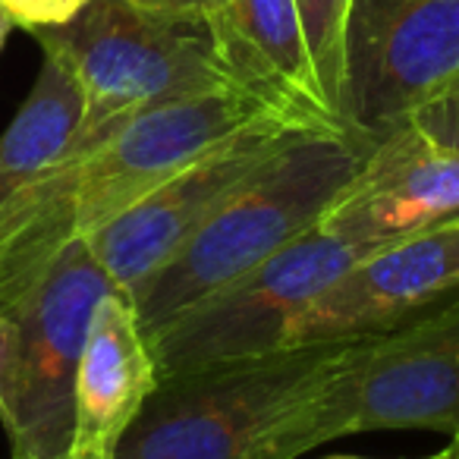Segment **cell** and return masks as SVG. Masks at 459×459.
I'll list each match as a JSON object with an SVG mask.
<instances>
[{"label": "cell", "mask_w": 459, "mask_h": 459, "mask_svg": "<svg viewBox=\"0 0 459 459\" xmlns=\"http://www.w3.org/2000/svg\"><path fill=\"white\" fill-rule=\"evenodd\" d=\"M368 152L346 129H299L129 296L145 337L318 227Z\"/></svg>", "instance_id": "obj_1"}, {"label": "cell", "mask_w": 459, "mask_h": 459, "mask_svg": "<svg viewBox=\"0 0 459 459\" xmlns=\"http://www.w3.org/2000/svg\"><path fill=\"white\" fill-rule=\"evenodd\" d=\"M381 428H459V287L381 333L352 340L331 377L283 421L268 459Z\"/></svg>", "instance_id": "obj_2"}, {"label": "cell", "mask_w": 459, "mask_h": 459, "mask_svg": "<svg viewBox=\"0 0 459 459\" xmlns=\"http://www.w3.org/2000/svg\"><path fill=\"white\" fill-rule=\"evenodd\" d=\"M70 64L82 123L66 154H85L135 114L173 98L237 85L208 16L154 13L129 0H89L66 26L35 32Z\"/></svg>", "instance_id": "obj_3"}, {"label": "cell", "mask_w": 459, "mask_h": 459, "mask_svg": "<svg viewBox=\"0 0 459 459\" xmlns=\"http://www.w3.org/2000/svg\"><path fill=\"white\" fill-rule=\"evenodd\" d=\"M350 346H287L160 381L114 459H268L283 421L337 371Z\"/></svg>", "instance_id": "obj_4"}, {"label": "cell", "mask_w": 459, "mask_h": 459, "mask_svg": "<svg viewBox=\"0 0 459 459\" xmlns=\"http://www.w3.org/2000/svg\"><path fill=\"white\" fill-rule=\"evenodd\" d=\"M114 290L85 239L0 306V425L13 459H70L76 368L98 302Z\"/></svg>", "instance_id": "obj_5"}, {"label": "cell", "mask_w": 459, "mask_h": 459, "mask_svg": "<svg viewBox=\"0 0 459 459\" xmlns=\"http://www.w3.org/2000/svg\"><path fill=\"white\" fill-rule=\"evenodd\" d=\"M371 252L377 249L308 230L268 262L148 333L158 377L170 381L287 350L290 331L308 302Z\"/></svg>", "instance_id": "obj_6"}, {"label": "cell", "mask_w": 459, "mask_h": 459, "mask_svg": "<svg viewBox=\"0 0 459 459\" xmlns=\"http://www.w3.org/2000/svg\"><path fill=\"white\" fill-rule=\"evenodd\" d=\"M459 79V0H350L340 126L375 148Z\"/></svg>", "instance_id": "obj_7"}, {"label": "cell", "mask_w": 459, "mask_h": 459, "mask_svg": "<svg viewBox=\"0 0 459 459\" xmlns=\"http://www.w3.org/2000/svg\"><path fill=\"white\" fill-rule=\"evenodd\" d=\"M271 114L281 110L268 108L239 85H227L154 104L91 152L66 154L79 239L195 164L233 133Z\"/></svg>", "instance_id": "obj_8"}, {"label": "cell", "mask_w": 459, "mask_h": 459, "mask_svg": "<svg viewBox=\"0 0 459 459\" xmlns=\"http://www.w3.org/2000/svg\"><path fill=\"white\" fill-rule=\"evenodd\" d=\"M299 129L337 126H308L283 114L262 117L89 233L85 243L114 290L133 296L148 277L158 274L202 227L204 217L227 202Z\"/></svg>", "instance_id": "obj_9"}, {"label": "cell", "mask_w": 459, "mask_h": 459, "mask_svg": "<svg viewBox=\"0 0 459 459\" xmlns=\"http://www.w3.org/2000/svg\"><path fill=\"white\" fill-rule=\"evenodd\" d=\"M459 287V221L371 252L306 306L290 346L381 333Z\"/></svg>", "instance_id": "obj_10"}, {"label": "cell", "mask_w": 459, "mask_h": 459, "mask_svg": "<svg viewBox=\"0 0 459 459\" xmlns=\"http://www.w3.org/2000/svg\"><path fill=\"white\" fill-rule=\"evenodd\" d=\"M459 217V152L434 148L412 126L377 142L362 170L327 204L318 233L384 249Z\"/></svg>", "instance_id": "obj_11"}, {"label": "cell", "mask_w": 459, "mask_h": 459, "mask_svg": "<svg viewBox=\"0 0 459 459\" xmlns=\"http://www.w3.org/2000/svg\"><path fill=\"white\" fill-rule=\"evenodd\" d=\"M158 384V362L133 299L110 290L91 315L79 356L70 459H114Z\"/></svg>", "instance_id": "obj_12"}, {"label": "cell", "mask_w": 459, "mask_h": 459, "mask_svg": "<svg viewBox=\"0 0 459 459\" xmlns=\"http://www.w3.org/2000/svg\"><path fill=\"white\" fill-rule=\"evenodd\" d=\"M230 79L308 126H337L315 76L296 0H223L211 16Z\"/></svg>", "instance_id": "obj_13"}, {"label": "cell", "mask_w": 459, "mask_h": 459, "mask_svg": "<svg viewBox=\"0 0 459 459\" xmlns=\"http://www.w3.org/2000/svg\"><path fill=\"white\" fill-rule=\"evenodd\" d=\"M82 104L70 64L45 48V64L26 104L0 135V202L66 158L82 123Z\"/></svg>", "instance_id": "obj_14"}, {"label": "cell", "mask_w": 459, "mask_h": 459, "mask_svg": "<svg viewBox=\"0 0 459 459\" xmlns=\"http://www.w3.org/2000/svg\"><path fill=\"white\" fill-rule=\"evenodd\" d=\"M296 7H299L315 76H318V85L325 91L327 104H331L333 117H337L340 91H343L346 10H350V0H296Z\"/></svg>", "instance_id": "obj_15"}, {"label": "cell", "mask_w": 459, "mask_h": 459, "mask_svg": "<svg viewBox=\"0 0 459 459\" xmlns=\"http://www.w3.org/2000/svg\"><path fill=\"white\" fill-rule=\"evenodd\" d=\"M409 126L434 148L459 152V79L409 114Z\"/></svg>", "instance_id": "obj_16"}, {"label": "cell", "mask_w": 459, "mask_h": 459, "mask_svg": "<svg viewBox=\"0 0 459 459\" xmlns=\"http://www.w3.org/2000/svg\"><path fill=\"white\" fill-rule=\"evenodd\" d=\"M85 4L89 0H0V7L7 10L13 26H22L29 32L66 26Z\"/></svg>", "instance_id": "obj_17"}, {"label": "cell", "mask_w": 459, "mask_h": 459, "mask_svg": "<svg viewBox=\"0 0 459 459\" xmlns=\"http://www.w3.org/2000/svg\"><path fill=\"white\" fill-rule=\"evenodd\" d=\"M133 7L154 10V13H192V16H214L223 0H129Z\"/></svg>", "instance_id": "obj_18"}, {"label": "cell", "mask_w": 459, "mask_h": 459, "mask_svg": "<svg viewBox=\"0 0 459 459\" xmlns=\"http://www.w3.org/2000/svg\"><path fill=\"white\" fill-rule=\"evenodd\" d=\"M331 459H365V456H331ZM428 459H459V440L453 437L450 446H444L437 456H428Z\"/></svg>", "instance_id": "obj_19"}, {"label": "cell", "mask_w": 459, "mask_h": 459, "mask_svg": "<svg viewBox=\"0 0 459 459\" xmlns=\"http://www.w3.org/2000/svg\"><path fill=\"white\" fill-rule=\"evenodd\" d=\"M10 29H13V20H10V16H7V10L0 7V48H4V41H7Z\"/></svg>", "instance_id": "obj_20"}, {"label": "cell", "mask_w": 459, "mask_h": 459, "mask_svg": "<svg viewBox=\"0 0 459 459\" xmlns=\"http://www.w3.org/2000/svg\"><path fill=\"white\" fill-rule=\"evenodd\" d=\"M453 437H456V440H459V428H456V431H453Z\"/></svg>", "instance_id": "obj_21"}, {"label": "cell", "mask_w": 459, "mask_h": 459, "mask_svg": "<svg viewBox=\"0 0 459 459\" xmlns=\"http://www.w3.org/2000/svg\"><path fill=\"white\" fill-rule=\"evenodd\" d=\"M456 221H459V217H456Z\"/></svg>", "instance_id": "obj_22"}]
</instances>
